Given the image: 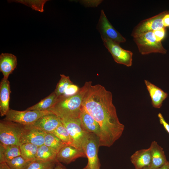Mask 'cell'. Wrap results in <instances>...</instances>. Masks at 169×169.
<instances>
[{
	"mask_svg": "<svg viewBox=\"0 0 169 169\" xmlns=\"http://www.w3.org/2000/svg\"><path fill=\"white\" fill-rule=\"evenodd\" d=\"M92 83L84 96L82 108L99 125L100 146L110 147L122 136L125 126L119 120L112 93L100 84Z\"/></svg>",
	"mask_w": 169,
	"mask_h": 169,
	"instance_id": "cell-1",
	"label": "cell"
},
{
	"mask_svg": "<svg viewBox=\"0 0 169 169\" xmlns=\"http://www.w3.org/2000/svg\"><path fill=\"white\" fill-rule=\"evenodd\" d=\"M91 82H86L74 95L58 98L55 104L49 110L60 119L79 118L83 100Z\"/></svg>",
	"mask_w": 169,
	"mask_h": 169,
	"instance_id": "cell-2",
	"label": "cell"
},
{
	"mask_svg": "<svg viewBox=\"0 0 169 169\" xmlns=\"http://www.w3.org/2000/svg\"><path fill=\"white\" fill-rule=\"evenodd\" d=\"M24 125L4 120L0 122V143L5 145H21Z\"/></svg>",
	"mask_w": 169,
	"mask_h": 169,
	"instance_id": "cell-3",
	"label": "cell"
},
{
	"mask_svg": "<svg viewBox=\"0 0 169 169\" xmlns=\"http://www.w3.org/2000/svg\"><path fill=\"white\" fill-rule=\"evenodd\" d=\"M139 52L142 55L152 53L166 54V50L163 47L161 42L157 41L153 31L146 33L139 36L133 38Z\"/></svg>",
	"mask_w": 169,
	"mask_h": 169,
	"instance_id": "cell-4",
	"label": "cell"
},
{
	"mask_svg": "<svg viewBox=\"0 0 169 169\" xmlns=\"http://www.w3.org/2000/svg\"><path fill=\"white\" fill-rule=\"evenodd\" d=\"M61 119L71 137L73 146L83 150L88 132L83 128L79 118Z\"/></svg>",
	"mask_w": 169,
	"mask_h": 169,
	"instance_id": "cell-5",
	"label": "cell"
},
{
	"mask_svg": "<svg viewBox=\"0 0 169 169\" xmlns=\"http://www.w3.org/2000/svg\"><path fill=\"white\" fill-rule=\"evenodd\" d=\"M100 146L99 138L94 134L88 132L83 148L88 161L83 169H100V165L98 155Z\"/></svg>",
	"mask_w": 169,
	"mask_h": 169,
	"instance_id": "cell-6",
	"label": "cell"
},
{
	"mask_svg": "<svg viewBox=\"0 0 169 169\" xmlns=\"http://www.w3.org/2000/svg\"><path fill=\"white\" fill-rule=\"evenodd\" d=\"M52 113L49 110L18 111L10 109L4 119L24 125H31L42 116Z\"/></svg>",
	"mask_w": 169,
	"mask_h": 169,
	"instance_id": "cell-7",
	"label": "cell"
},
{
	"mask_svg": "<svg viewBox=\"0 0 169 169\" xmlns=\"http://www.w3.org/2000/svg\"><path fill=\"white\" fill-rule=\"evenodd\" d=\"M104 44L116 63L128 67L132 64L133 53L122 49L120 44L108 39H102Z\"/></svg>",
	"mask_w": 169,
	"mask_h": 169,
	"instance_id": "cell-8",
	"label": "cell"
},
{
	"mask_svg": "<svg viewBox=\"0 0 169 169\" xmlns=\"http://www.w3.org/2000/svg\"><path fill=\"white\" fill-rule=\"evenodd\" d=\"M169 13V11H165L155 16L141 21L133 28L131 36L133 38L136 37L148 32L164 27L162 19L164 16Z\"/></svg>",
	"mask_w": 169,
	"mask_h": 169,
	"instance_id": "cell-9",
	"label": "cell"
},
{
	"mask_svg": "<svg viewBox=\"0 0 169 169\" xmlns=\"http://www.w3.org/2000/svg\"><path fill=\"white\" fill-rule=\"evenodd\" d=\"M97 28L101 35L102 39H110L119 44L126 41L125 38L110 23L103 10L101 11Z\"/></svg>",
	"mask_w": 169,
	"mask_h": 169,
	"instance_id": "cell-10",
	"label": "cell"
},
{
	"mask_svg": "<svg viewBox=\"0 0 169 169\" xmlns=\"http://www.w3.org/2000/svg\"><path fill=\"white\" fill-rule=\"evenodd\" d=\"M46 133L33 124L24 125L21 145L30 143L39 146L44 144Z\"/></svg>",
	"mask_w": 169,
	"mask_h": 169,
	"instance_id": "cell-11",
	"label": "cell"
},
{
	"mask_svg": "<svg viewBox=\"0 0 169 169\" xmlns=\"http://www.w3.org/2000/svg\"><path fill=\"white\" fill-rule=\"evenodd\" d=\"M86 157L84 150L69 145L62 147L57 153V161L69 164L80 157Z\"/></svg>",
	"mask_w": 169,
	"mask_h": 169,
	"instance_id": "cell-12",
	"label": "cell"
},
{
	"mask_svg": "<svg viewBox=\"0 0 169 169\" xmlns=\"http://www.w3.org/2000/svg\"><path fill=\"white\" fill-rule=\"evenodd\" d=\"M61 123V119L52 113L42 116L33 125L46 133H52Z\"/></svg>",
	"mask_w": 169,
	"mask_h": 169,
	"instance_id": "cell-13",
	"label": "cell"
},
{
	"mask_svg": "<svg viewBox=\"0 0 169 169\" xmlns=\"http://www.w3.org/2000/svg\"><path fill=\"white\" fill-rule=\"evenodd\" d=\"M144 83L151 97L152 106L156 109L161 108L164 101L167 97L168 94L148 80H145Z\"/></svg>",
	"mask_w": 169,
	"mask_h": 169,
	"instance_id": "cell-14",
	"label": "cell"
},
{
	"mask_svg": "<svg viewBox=\"0 0 169 169\" xmlns=\"http://www.w3.org/2000/svg\"><path fill=\"white\" fill-rule=\"evenodd\" d=\"M10 82L8 79L3 78L0 83V113L1 116H5L10 108Z\"/></svg>",
	"mask_w": 169,
	"mask_h": 169,
	"instance_id": "cell-15",
	"label": "cell"
},
{
	"mask_svg": "<svg viewBox=\"0 0 169 169\" xmlns=\"http://www.w3.org/2000/svg\"><path fill=\"white\" fill-rule=\"evenodd\" d=\"M17 64V57L9 53H2L0 55V71L3 78L8 79L9 75L16 68Z\"/></svg>",
	"mask_w": 169,
	"mask_h": 169,
	"instance_id": "cell-16",
	"label": "cell"
},
{
	"mask_svg": "<svg viewBox=\"0 0 169 169\" xmlns=\"http://www.w3.org/2000/svg\"><path fill=\"white\" fill-rule=\"evenodd\" d=\"M130 160L135 169L150 166L151 158L150 148L137 151L131 156Z\"/></svg>",
	"mask_w": 169,
	"mask_h": 169,
	"instance_id": "cell-17",
	"label": "cell"
},
{
	"mask_svg": "<svg viewBox=\"0 0 169 169\" xmlns=\"http://www.w3.org/2000/svg\"><path fill=\"white\" fill-rule=\"evenodd\" d=\"M149 148L151 158L150 166L153 169H157L167 161L164 151L163 148L155 141L151 142Z\"/></svg>",
	"mask_w": 169,
	"mask_h": 169,
	"instance_id": "cell-18",
	"label": "cell"
},
{
	"mask_svg": "<svg viewBox=\"0 0 169 169\" xmlns=\"http://www.w3.org/2000/svg\"><path fill=\"white\" fill-rule=\"evenodd\" d=\"M79 118L84 129L97 136L100 139V131L99 125L94 118L82 108Z\"/></svg>",
	"mask_w": 169,
	"mask_h": 169,
	"instance_id": "cell-19",
	"label": "cell"
},
{
	"mask_svg": "<svg viewBox=\"0 0 169 169\" xmlns=\"http://www.w3.org/2000/svg\"><path fill=\"white\" fill-rule=\"evenodd\" d=\"M21 156L20 146L0 144V163L7 162Z\"/></svg>",
	"mask_w": 169,
	"mask_h": 169,
	"instance_id": "cell-20",
	"label": "cell"
},
{
	"mask_svg": "<svg viewBox=\"0 0 169 169\" xmlns=\"http://www.w3.org/2000/svg\"><path fill=\"white\" fill-rule=\"evenodd\" d=\"M58 98L54 91L37 104L27 108L26 110L41 111L49 110L55 104Z\"/></svg>",
	"mask_w": 169,
	"mask_h": 169,
	"instance_id": "cell-21",
	"label": "cell"
},
{
	"mask_svg": "<svg viewBox=\"0 0 169 169\" xmlns=\"http://www.w3.org/2000/svg\"><path fill=\"white\" fill-rule=\"evenodd\" d=\"M38 147L30 143L22 144L20 146L21 156L28 161L31 162L36 161Z\"/></svg>",
	"mask_w": 169,
	"mask_h": 169,
	"instance_id": "cell-22",
	"label": "cell"
},
{
	"mask_svg": "<svg viewBox=\"0 0 169 169\" xmlns=\"http://www.w3.org/2000/svg\"><path fill=\"white\" fill-rule=\"evenodd\" d=\"M56 155V152L48 146L43 144L38 147L36 160L42 161H57Z\"/></svg>",
	"mask_w": 169,
	"mask_h": 169,
	"instance_id": "cell-23",
	"label": "cell"
},
{
	"mask_svg": "<svg viewBox=\"0 0 169 169\" xmlns=\"http://www.w3.org/2000/svg\"><path fill=\"white\" fill-rule=\"evenodd\" d=\"M44 145L57 153L64 146L66 145L52 133H46Z\"/></svg>",
	"mask_w": 169,
	"mask_h": 169,
	"instance_id": "cell-24",
	"label": "cell"
},
{
	"mask_svg": "<svg viewBox=\"0 0 169 169\" xmlns=\"http://www.w3.org/2000/svg\"><path fill=\"white\" fill-rule=\"evenodd\" d=\"M52 133L66 144L73 146V142L71 137L62 122Z\"/></svg>",
	"mask_w": 169,
	"mask_h": 169,
	"instance_id": "cell-25",
	"label": "cell"
},
{
	"mask_svg": "<svg viewBox=\"0 0 169 169\" xmlns=\"http://www.w3.org/2000/svg\"><path fill=\"white\" fill-rule=\"evenodd\" d=\"M60 79L57 83L54 91L58 98L63 95L67 87L73 84L69 76L60 74Z\"/></svg>",
	"mask_w": 169,
	"mask_h": 169,
	"instance_id": "cell-26",
	"label": "cell"
},
{
	"mask_svg": "<svg viewBox=\"0 0 169 169\" xmlns=\"http://www.w3.org/2000/svg\"><path fill=\"white\" fill-rule=\"evenodd\" d=\"M31 162L25 159L21 156L6 162L11 169H26Z\"/></svg>",
	"mask_w": 169,
	"mask_h": 169,
	"instance_id": "cell-27",
	"label": "cell"
},
{
	"mask_svg": "<svg viewBox=\"0 0 169 169\" xmlns=\"http://www.w3.org/2000/svg\"><path fill=\"white\" fill-rule=\"evenodd\" d=\"M57 162L36 160L31 162L26 169H53Z\"/></svg>",
	"mask_w": 169,
	"mask_h": 169,
	"instance_id": "cell-28",
	"label": "cell"
},
{
	"mask_svg": "<svg viewBox=\"0 0 169 169\" xmlns=\"http://www.w3.org/2000/svg\"><path fill=\"white\" fill-rule=\"evenodd\" d=\"M79 89L80 88L76 85L74 84H70L67 87L64 95L61 97H68L74 95L78 92Z\"/></svg>",
	"mask_w": 169,
	"mask_h": 169,
	"instance_id": "cell-29",
	"label": "cell"
},
{
	"mask_svg": "<svg viewBox=\"0 0 169 169\" xmlns=\"http://www.w3.org/2000/svg\"><path fill=\"white\" fill-rule=\"evenodd\" d=\"M156 40L159 42H161L165 37L166 29L165 27L153 31Z\"/></svg>",
	"mask_w": 169,
	"mask_h": 169,
	"instance_id": "cell-30",
	"label": "cell"
},
{
	"mask_svg": "<svg viewBox=\"0 0 169 169\" xmlns=\"http://www.w3.org/2000/svg\"><path fill=\"white\" fill-rule=\"evenodd\" d=\"M160 123L162 125L165 130L169 134V124L166 121L163 116L161 113L157 115Z\"/></svg>",
	"mask_w": 169,
	"mask_h": 169,
	"instance_id": "cell-31",
	"label": "cell"
},
{
	"mask_svg": "<svg viewBox=\"0 0 169 169\" xmlns=\"http://www.w3.org/2000/svg\"><path fill=\"white\" fill-rule=\"evenodd\" d=\"M162 23L165 28L169 27V13L166 14L163 17Z\"/></svg>",
	"mask_w": 169,
	"mask_h": 169,
	"instance_id": "cell-32",
	"label": "cell"
},
{
	"mask_svg": "<svg viewBox=\"0 0 169 169\" xmlns=\"http://www.w3.org/2000/svg\"><path fill=\"white\" fill-rule=\"evenodd\" d=\"M53 169H67L61 163L57 161L55 166Z\"/></svg>",
	"mask_w": 169,
	"mask_h": 169,
	"instance_id": "cell-33",
	"label": "cell"
},
{
	"mask_svg": "<svg viewBox=\"0 0 169 169\" xmlns=\"http://www.w3.org/2000/svg\"><path fill=\"white\" fill-rule=\"evenodd\" d=\"M0 169H11L6 162L0 163Z\"/></svg>",
	"mask_w": 169,
	"mask_h": 169,
	"instance_id": "cell-34",
	"label": "cell"
},
{
	"mask_svg": "<svg viewBox=\"0 0 169 169\" xmlns=\"http://www.w3.org/2000/svg\"><path fill=\"white\" fill-rule=\"evenodd\" d=\"M157 169H169V161H167L162 166Z\"/></svg>",
	"mask_w": 169,
	"mask_h": 169,
	"instance_id": "cell-35",
	"label": "cell"
},
{
	"mask_svg": "<svg viewBox=\"0 0 169 169\" xmlns=\"http://www.w3.org/2000/svg\"><path fill=\"white\" fill-rule=\"evenodd\" d=\"M141 169H153L151 168V167L150 166H146V167H144Z\"/></svg>",
	"mask_w": 169,
	"mask_h": 169,
	"instance_id": "cell-36",
	"label": "cell"
}]
</instances>
